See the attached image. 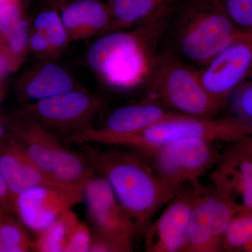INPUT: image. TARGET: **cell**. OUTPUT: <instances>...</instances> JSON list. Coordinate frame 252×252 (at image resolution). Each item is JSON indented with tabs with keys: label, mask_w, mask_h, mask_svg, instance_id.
<instances>
[{
	"label": "cell",
	"mask_w": 252,
	"mask_h": 252,
	"mask_svg": "<svg viewBox=\"0 0 252 252\" xmlns=\"http://www.w3.org/2000/svg\"><path fill=\"white\" fill-rule=\"evenodd\" d=\"M14 203V196L0 174V208L6 213L15 214Z\"/></svg>",
	"instance_id": "30"
},
{
	"label": "cell",
	"mask_w": 252,
	"mask_h": 252,
	"mask_svg": "<svg viewBox=\"0 0 252 252\" xmlns=\"http://www.w3.org/2000/svg\"><path fill=\"white\" fill-rule=\"evenodd\" d=\"M25 18L21 0H11L0 6V38L11 32Z\"/></svg>",
	"instance_id": "27"
},
{
	"label": "cell",
	"mask_w": 252,
	"mask_h": 252,
	"mask_svg": "<svg viewBox=\"0 0 252 252\" xmlns=\"http://www.w3.org/2000/svg\"><path fill=\"white\" fill-rule=\"evenodd\" d=\"M0 174L14 200L20 193L33 187L64 185L41 170L9 133L0 147Z\"/></svg>",
	"instance_id": "18"
},
{
	"label": "cell",
	"mask_w": 252,
	"mask_h": 252,
	"mask_svg": "<svg viewBox=\"0 0 252 252\" xmlns=\"http://www.w3.org/2000/svg\"><path fill=\"white\" fill-rule=\"evenodd\" d=\"M140 154L157 172L170 199L183 186L200 185V177L217 165L222 155L215 143L199 138L177 141Z\"/></svg>",
	"instance_id": "7"
},
{
	"label": "cell",
	"mask_w": 252,
	"mask_h": 252,
	"mask_svg": "<svg viewBox=\"0 0 252 252\" xmlns=\"http://www.w3.org/2000/svg\"><path fill=\"white\" fill-rule=\"evenodd\" d=\"M223 251L252 252V212L240 210L227 230Z\"/></svg>",
	"instance_id": "22"
},
{
	"label": "cell",
	"mask_w": 252,
	"mask_h": 252,
	"mask_svg": "<svg viewBox=\"0 0 252 252\" xmlns=\"http://www.w3.org/2000/svg\"><path fill=\"white\" fill-rule=\"evenodd\" d=\"M181 59L203 65L238 38L242 32L220 0H191L181 11L174 27Z\"/></svg>",
	"instance_id": "3"
},
{
	"label": "cell",
	"mask_w": 252,
	"mask_h": 252,
	"mask_svg": "<svg viewBox=\"0 0 252 252\" xmlns=\"http://www.w3.org/2000/svg\"><path fill=\"white\" fill-rule=\"evenodd\" d=\"M147 86L148 99L180 114L215 117L224 107L205 90L198 71L173 53L158 56Z\"/></svg>",
	"instance_id": "6"
},
{
	"label": "cell",
	"mask_w": 252,
	"mask_h": 252,
	"mask_svg": "<svg viewBox=\"0 0 252 252\" xmlns=\"http://www.w3.org/2000/svg\"><path fill=\"white\" fill-rule=\"evenodd\" d=\"M252 64V34L241 33L198 71L209 94L225 107Z\"/></svg>",
	"instance_id": "12"
},
{
	"label": "cell",
	"mask_w": 252,
	"mask_h": 252,
	"mask_svg": "<svg viewBox=\"0 0 252 252\" xmlns=\"http://www.w3.org/2000/svg\"><path fill=\"white\" fill-rule=\"evenodd\" d=\"M32 28L40 31L49 41L56 57L65 51L71 40L56 6L40 11L33 21Z\"/></svg>",
	"instance_id": "21"
},
{
	"label": "cell",
	"mask_w": 252,
	"mask_h": 252,
	"mask_svg": "<svg viewBox=\"0 0 252 252\" xmlns=\"http://www.w3.org/2000/svg\"><path fill=\"white\" fill-rule=\"evenodd\" d=\"M240 207L223 190L212 187L198 199L181 252H223V238Z\"/></svg>",
	"instance_id": "10"
},
{
	"label": "cell",
	"mask_w": 252,
	"mask_h": 252,
	"mask_svg": "<svg viewBox=\"0 0 252 252\" xmlns=\"http://www.w3.org/2000/svg\"><path fill=\"white\" fill-rule=\"evenodd\" d=\"M30 51L35 55L39 61H56L57 59L45 36L40 31L32 28H31L30 34Z\"/></svg>",
	"instance_id": "29"
},
{
	"label": "cell",
	"mask_w": 252,
	"mask_h": 252,
	"mask_svg": "<svg viewBox=\"0 0 252 252\" xmlns=\"http://www.w3.org/2000/svg\"><path fill=\"white\" fill-rule=\"evenodd\" d=\"M79 223L77 215L71 209L63 212L46 229L36 235L35 240L32 241V251L64 252L68 238Z\"/></svg>",
	"instance_id": "20"
},
{
	"label": "cell",
	"mask_w": 252,
	"mask_h": 252,
	"mask_svg": "<svg viewBox=\"0 0 252 252\" xmlns=\"http://www.w3.org/2000/svg\"><path fill=\"white\" fill-rule=\"evenodd\" d=\"M31 31V23L28 18H24L14 31L4 37L0 38L12 72L21 67L30 51Z\"/></svg>",
	"instance_id": "24"
},
{
	"label": "cell",
	"mask_w": 252,
	"mask_h": 252,
	"mask_svg": "<svg viewBox=\"0 0 252 252\" xmlns=\"http://www.w3.org/2000/svg\"><path fill=\"white\" fill-rule=\"evenodd\" d=\"M4 119L9 135L54 180L74 184L88 180L94 175L85 155L68 149L59 136L38 124L22 109Z\"/></svg>",
	"instance_id": "5"
},
{
	"label": "cell",
	"mask_w": 252,
	"mask_h": 252,
	"mask_svg": "<svg viewBox=\"0 0 252 252\" xmlns=\"http://www.w3.org/2000/svg\"><path fill=\"white\" fill-rule=\"evenodd\" d=\"M63 24L72 41L86 40L112 31L113 21L107 2L101 0H59Z\"/></svg>",
	"instance_id": "15"
},
{
	"label": "cell",
	"mask_w": 252,
	"mask_h": 252,
	"mask_svg": "<svg viewBox=\"0 0 252 252\" xmlns=\"http://www.w3.org/2000/svg\"><path fill=\"white\" fill-rule=\"evenodd\" d=\"M109 146L88 150L86 157L94 172L107 180L130 217L136 235L145 233L154 217L170 200L165 185L140 153Z\"/></svg>",
	"instance_id": "2"
},
{
	"label": "cell",
	"mask_w": 252,
	"mask_h": 252,
	"mask_svg": "<svg viewBox=\"0 0 252 252\" xmlns=\"http://www.w3.org/2000/svg\"><path fill=\"white\" fill-rule=\"evenodd\" d=\"M234 144L252 162V134Z\"/></svg>",
	"instance_id": "32"
},
{
	"label": "cell",
	"mask_w": 252,
	"mask_h": 252,
	"mask_svg": "<svg viewBox=\"0 0 252 252\" xmlns=\"http://www.w3.org/2000/svg\"><path fill=\"white\" fill-rule=\"evenodd\" d=\"M92 233L88 225L79 221L68 238L64 252H86L90 250Z\"/></svg>",
	"instance_id": "28"
},
{
	"label": "cell",
	"mask_w": 252,
	"mask_h": 252,
	"mask_svg": "<svg viewBox=\"0 0 252 252\" xmlns=\"http://www.w3.org/2000/svg\"><path fill=\"white\" fill-rule=\"evenodd\" d=\"M179 114L157 101L147 98L139 103L118 107L109 114L102 126L91 127L68 141L101 144L109 137L135 134Z\"/></svg>",
	"instance_id": "14"
},
{
	"label": "cell",
	"mask_w": 252,
	"mask_h": 252,
	"mask_svg": "<svg viewBox=\"0 0 252 252\" xmlns=\"http://www.w3.org/2000/svg\"><path fill=\"white\" fill-rule=\"evenodd\" d=\"M5 214H8V213H6V212H5L4 211V210H1V209L0 208V217L2 216V215H5Z\"/></svg>",
	"instance_id": "35"
},
{
	"label": "cell",
	"mask_w": 252,
	"mask_h": 252,
	"mask_svg": "<svg viewBox=\"0 0 252 252\" xmlns=\"http://www.w3.org/2000/svg\"><path fill=\"white\" fill-rule=\"evenodd\" d=\"M54 2H56V1H59V0H54Z\"/></svg>",
	"instance_id": "36"
},
{
	"label": "cell",
	"mask_w": 252,
	"mask_h": 252,
	"mask_svg": "<svg viewBox=\"0 0 252 252\" xmlns=\"http://www.w3.org/2000/svg\"><path fill=\"white\" fill-rule=\"evenodd\" d=\"M165 26L163 11L134 27L99 36L88 50V66L111 90L128 92L147 85L158 58L157 44Z\"/></svg>",
	"instance_id": "1"
},
{
	"label": "cell",
	"mask_w": 252,
	"mask_h": 252,
	"mask_svg": "<svg viewBox=\"0 0 252 252\" xmlns=\"http://www.w3.org/2000/svg\"><path fill=\"white\" fill-rule=\"evenodd\" d=\"M84 199L93 234L108 244L112 252L133 251L135 227L107 180L94 174L86 182Z\"/></svg>",
	"instance_id": "9"
},
{
	"label": "cell",
	"mask_w": 252,
	"mask_h": 252,
	"mask_svg": "<svg viewBox=\"0 0 252 252\" xmlns=\"http://www.w3.org/2000/svg\"><path fill=\"white\" fill-rule=\"evenodd\" d=\"M213 187L230 195L240 210L252 212V162L230 144L212 174Z\"/></svg>",
	"instance_id": "16"
},
{
	"label": "cell",
	"mask_w": 252,
	"mask_h": 252,
	"mask_svg": "<svg viewBox=\"0 0 252 252\" xmlns=\"http://www.w3.org/2000/svg\"><path fill=\"white\" fill-rule=\"evenodd\" d=\"M78 89L81 86L65 67L56 61H39L21 78L17 93L26 105Z\"/></svg>",
	"instance_id": "17"
},
{
	"label": "cell",
	"mask_w": 252,
	"mask_h": 252,
	"mask_svg": "<svg viewBox=\"0 0 252 252\" xmlns=\"http://www.w3.org/2000/svg\"><path fill=\"white\" fill-rule=\"evenodd\" d=\"M11 73H12V70L10 66L9 61L5 52L2 41L0 39V81L3 80Z\"/></svg>",
	"instance_id": "31"
},
{
	"label": "cell",
	"mask_w": 252,
	"mask_h": 252,
	"mask_svg": "<svg viewBox=\"0 0 252 252\" xmlns=\"http://www.w3.org/2000/svg\"><path fill=\"white\" fill-rule=\"evenodd\" d=\"M11 1V0H0V6L1 4H4V3L7 2V1Z\"/></svg>",
	"instance_id": "34"
},
{
	"label": "cell",
	"mask_w": 252,
	"mask_h": 252,
	"mask_svg": "<svg viewBox=\"0 0 252 252\" xmlns=\"http://www.w3.org/2000/svg\"><path fill=\"white\" fill-rule=\"evenodd\" d=\"M252 134V125L235 116L199 117L179 114L132 135L106 139L101 144L121 146L146 153L186 139L236 143Z\"/></svg>",
	"instance_id": "4"
},
{
	"label": "cell",
	"mask_w": 252,
	"mask_h": 252,
	"mask_svg": "<svg viewBox=\"0 0 252 252\" xmlns=\"http://www.w3.org/2000/svg\"><path fill=\"white\" fill-rule=\"evenodd\" d=\"M104 105L100 96L81 88L22 105L21 109L47 130L69 140L94 127Z\"/></svg>",
	"instance_id": "8"
},
{
	"label": "cell",
	"mask_w": 252,
	"mask_h": 252,
	"mask_svg": "<svg viewBox=\"0 0 252 252\" xmlns=\"http://www.w3.org/2000/svg\"><path fill=\"white\" fill-rule=\"evenodd\" d=\"M239 31L252 34V0H220Z\"/></svg>",
	"instance_id": "26"
},
{
	"label": "cell",
	"mask_w": 252,
	"mask_h": 252,
	"mask_svg": "<svg viewBox=\"0 0 252 252\" xmlns=\"http://www.w3.org/2000/svg\"><path fill=\"white\" fill-rule=\"evenodd\" d=\"M228 102L231 103L233 116L252 125V64Z\"/></svg>",
	"instance_id": "25"
},
{
	"label": "cell",
	"mask_w": 252,
	"mask_h": 252,
	"mask_svg": "<svg viewBox=\"0 0 252 252\" xmlns=\"http://www.w3.org/2000/svg\"><path fill=\"white\" fill-rule=\"evenodd\" d=\"M88 180L28 189L15 198V214L25 226L38 235L63 212L82 202Z\"/></svg>",
	"instance_id": "11"
},
{
	"label": "cell",
	"mask_w": 252,
	"mask_h": 252,
	"mask_svg": "<svg viewBox=\"0 0 252 252\" xmlns=\"http://www.w3.org/2000/svg\"><path fill=\"white\" fill-rule=\"evenodd\" d=\"M25 225L5 214L0 217V252H26L32 250V240Z\"/></svg>",
	"instance_id": "23"
},
{
	"label": "cell",
	"mask_w": 252,
	"mask_h": 252,
	"mask_svg": "<svg viewBox=\"0 0 252 252\" xmlns=\"http://www.w3.org/2000/svg\"><path fill=\"white\" fill-rule=\"evenodd\" d=\"M7 137L8 131L4 119H0V147H1L5 140L7 138Z\"/></svg>",
	"instance_id": "33"
},
{
	"label": "cell",
	"mask_w": 252,
	"mask_h": 252,
	"mask_svg": "<svg viewBox=\"0 0 252 252\" xmlns=\"http://www.w3.org/2000/svg\"><path fill=\"white\" fill-rule=\"evenodd\" d=\"M165 0H107L113 31L127 29L145 22L164 11Z\"/></svg>",
	"instance_id": "19"
},
{
	"label": "cell",
	"mask_w": 252,
	"mask_h": 252,
	"mask_svg": "<svg viewBox=\"0 0 252 252\" xmlns=\"http://www.w3.org/2000/svg\"><path fill=\"white\" fill-rule=\"evenodd\" d=\"M207 189L201 184H188L176 192L161 215L146 230V251L182 252L194 205Z\"/></svg>",
	"instance_id": "13"
}]
</instances>
